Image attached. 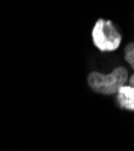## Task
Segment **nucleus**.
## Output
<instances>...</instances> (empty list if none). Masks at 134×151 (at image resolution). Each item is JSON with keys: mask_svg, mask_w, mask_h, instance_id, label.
Returning a JSON list of instances; mask_svg holds the SVG:
<instances>
[{"mask_svg": "<svg viewBox=\"0 0 134 151\" xmlns=\"http://www.w3.org/2000/svg\"><path fill=\"white\" fill-rule=\"evenodd\" d=\"M127 80L128 70L123 67H117L109 74L92 71L87 79L90 87L94 92L106 96L117 93L121 87L126 85Z\"/></svg>", "mask_w": 134, "mask_h": 151, "instance_id": "f257e3e1", "label": "nucleus"}, {"mask_svg": "<svg viewBox=\"0 0 134 151\" xmlns=\"http://www.w3.org/2000/svg\"><path fill=\"white\" fill-rule=\"evenodd\" d=\"M92 40L94 46L102 52H113L117 50L122 41V36L109 19L99 18L92 30Z\"/></svg>", "mask_w": 134, "mask_h": 151, "instance_id": "f03ea898", "label": "nucleus"}, {"mask_svg": "<svg viewBox=\"0 0 134 151\" xmlns=\"http://www.w3.org/2000/svg\"><path fill=\"white\" fill-rule=\"evenodd\" d=\"M117 103L120 108L134 111V88L129 85H123L117 91Z\"/></svg>", "mask_w": 134, "mask_h": 151, "instance_id": "7ed1b4c3", "label": "nucleus"}, {"mask_svg": "<svg viewBox=\"0 0 134 151\" xmlns=\"http://www.w3.org/2000/svg\"><path fill=\"white\" fill-rule=\"evenodd\" d=\"M125 59L134 69V42H130L126 46V48H125Z\"/></svg>", "mask_w": 134, "mask_h": 151, "instance_id": "20e7f679", "label": "nucleus"}, {"mask_svg": "<svg viewBox=\"0 0 134 151\" xmlns=\"http://www.w3.org/2000/svg\"><path fill=\"white\" fill-rule=\"evenodd\" d=\"M129 86H132L133 88H134V74L130 76V79H129Z\"/></svg>", "mask_w": 134, "mask_h": 151, "instance_id": "39448f33", "label": "nucleus"}]
</instances>
